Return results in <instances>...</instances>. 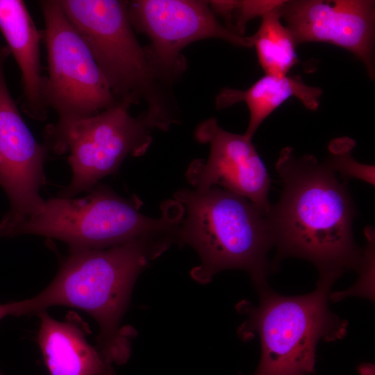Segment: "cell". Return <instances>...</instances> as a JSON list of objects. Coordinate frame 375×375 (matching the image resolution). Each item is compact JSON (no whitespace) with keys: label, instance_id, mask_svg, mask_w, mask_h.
Wrapping results in <instances>:
<instances>
[{"label":"cell","instance_id":"1","mask_svg":"<svg viewBox=\"0 0 375 375\" xmlns=\"http://www.w3.org/2000/svg\"><path fill=\"white\" fill-rule=\"evenodd\" d=\"M276 169L283 183L278 202L267 215L280 258L307 260L319 277L338 278L360 269L363 252L353 235L355 208L344 182L327 161L281 150Z\"/></svg>","mask_w":375,"mask_h":375},{"label":"cell","instance_id":"2","mask_svg":"<svg viewBox=\"0 0 375 375\" xmlns=\"http://www.w3.org/2000/svg\"><path fill=\"white\" fill-rule=\"evenodd\" d=\"M174 242L169 234L100 249L70 250L52 282L35 297L17 301L16 316L54 306L78 308L99 327L97 348L107 362L124 364L135 332L121 326L133 285L149 262Z\"/></svg>","mask_w":375,"mask_h":375},{"label":"cell","instance_id":"3","mask_svg":"<svg viewBox=\"0 0 375 375\" xmlns=\"http://www.w3.org/2000/svg\"><path fill=\"white\" fill-rule=\"evenodd\" d=\"M174 198L183 208L175 243L192 247L200 259L190 272L194 281L206 284L219 272L241 269L256 288L267 284L274 240L267 212L219 187L181 189Z\"/></svg>","mask_w":375,"mask_h":375},{"label":"cell","instance_id":"4","mask_svg":"<svg viewBox=\"0 0 375 375\" xmlns=\"http://www.w3.org/2000/svg\"><path fill=\"white\" fill-rule=\"evenodd\" d=\"M90 49L117 103H144L155 128L181 119L172 85L153 65L129 21L128 1L57 0Z\"/></svg>","mask_w":375,"mask_h":375},{"label":"cell","instance_id":"5","mask_svg":"<svg viewBox=\"0 0 375 375\" xmlns=\"http://www.w3.org/2000/svg\"><path fill=\"white\" fill-rule=\"evenodd\" d=\"M334 278L319 277L312 292L284 296L268 285L257 289L259 303L237 305L247 319L238 335L243 340L258 336L261 356L253 375H309L314 372L319 340L343 338L347 322L329 308L328 300Z\"/></svg>","mask_w":375,"mask_h":375},{"label":"cell","instance_id":"6","mask_svg":"<svg viewBox=\"0 0 375 375\" xmlns=\"http://www.w3.org/2000/svg\"><path fill=\"white\" fill-rule=\"evenodd\" d=\"M89 192L82 198L44 200L7 236L33 234L63 241L70 250L100 249L156 235H176L183 215L176 200L164 203L160 217L151 218L140 212L142 203L136 197H122L104 185Z\"/></svg>","mask_w":375,"mask_h":375},{"label":"cell","instance_id":"7","mask_svg":"<svg viewBox=\"0 0 375 375\" xmlns=\"http://www.w3.org/2000/svg\"><path fill=\"white\" fill-rule=\"evenodd\" d=\"M129 108L116 103L91 117L47 127L49 147L57 153H69L72 178L61 197L90 191L100 179L115 174L127 156L147 151L155 128L144 111L133 117Z\"/></svg>","mask_w":375,"mask_h":375},{"label":"cell","instance_id":"8","mask_svg":"<svg viewBox=\"0 0 375 375\" xmlns=\"http://www.w3.org/2000/svg\"><path fill=\"white\" fill-rule=\"evenodd\" d=\"M44 22L47 74L42 96L62 126L99 113L117 103L87 44L57 0L38 1Z\"/></svg>","mask_w":375,"mask_h":375},{"label":"cell","instance_id":"9","mask_svg":"<svg viewBox=\"0 0 375 375\" xmlns=\"http://www.w3.org/2000/svg\"><path fill=\"white\" fill-rule=\"evenodd\" d=\"M133 28L147 35L146 49L162 78L172 85L185 70L182 50L190 43L218 38L234 45L253 47L251 37L239 35L217 19L209 1L135 0L127 2Z\"/></svg>","mask_w":375,"mask_h":375},{"label":"cell","instance_id":"10","mask_svg":"<svg viewBox=\"0 0 375 375\" xmlns=\"http://www.w3.org/2000/svg\"><path fill=\"white\" fill-rule=\"evenodd\" d=\"M10 54L0 45V185L10 205L0 222V236H6L44 202L40 188L47 147L35 138L9 90L5 65Z\"/></svg>","mask_w":375,"mask_h":375},{"label":"cell","instance_id":"11","mask_svg":"<svg viewBox=\"0 0 375 375\" xmlns=\"http://www.w3.org/2000/svg\"><path fill=\"white\" fill-rule=\"evenodd\" d=\"M194 137L199 142L209 144L210 153L207 160H195L188 169L186 178L194 189L221 186L268 213L271 179L251 139L224 130L215 118L202 122Z\"/></svg>","mask_w":375,"mask_h":375},{"label":"cell","instance_id":"12","mask_svg":"<svg viewBox=\"0 0 375 375\" xmlns=\"http://www.w3.org/2000/svg\"><path fill=\"white\" fill-rule=\"evenodd\" d=\"M279 10L297 45L325 42L343 48L374 79V1H285Z\"/></svg>","mask_w":375,"mask_h":375},{"label":"cell","instance_id":"13","mask_svg":"<svg viewBox=\"0 0 375 375\" xmlns=\"http://www.w3.org/2000/svg\"><path fill=\"white\" fill-rule=\"evenodd\" d=\"M0 31L21 72L23 111L34 120L44 121L48 108L42 96V33L24 1L0 0Z\"/></svg>","mask_w":375,"mask_h":375},{"label":"cell","instance_id":"14","mask_svg":"<svg viewBox=\"0 0 375 375\" xmlns=\"http://www.w3.org/2000/svg\"><path fill=\"white\" fill-rule=\"evenodd\" d=\"M38 315V342L49 375H115L75 322L57 321L46 310Z\"/></svg>","mask_w":375,"mask_h":375},{"label":"cell","instance_id":"15","mask_svg":"<svg viewBox=\"0 0 375 375\" xmlns=\"http://www.w3.org/2000/svg\"><path fill=\"white\" fill-rule=\"evenodd\" d=\"M322 93L320 88L305 84L299 76L265 74L245 90L222 89L216 97L215 106L217 109H222L245 102L249 122L244 135L251 139L262 122L288 99L296 97L305 108L316 110Z\"/></svg>","mask_w":375,"mask_h":375},{"label":"cell","instance_id":"16","mask_svg":"<svg viewBox=\"0 0 375 375\" xmlns=\"http://www.w3.org/2000/svg\"><path fill=\"white\" fill-rule=\"evenodd\" d=\"M279 8L262 17L258 30L251 37L265 74L284 76L299 59L294 40L281 22Z\"/></svg>","mask_w":375,"mask_h":375},{"label":"cell","instance_id":"17","mask_svg":"<svg viewBox=\"0 0 375 375\" xmlns=\"http://www.w3.org/2000/svg\"><path fill=\"white\" fill-rule=\"evenodd\" d=\"M355 144V141L347 137L334 140L328 147L331 157L327 162L342 177L357 178L374 185V166L360 163L353 158Z\"/></svg>","mask_w":375,"mask_h":375},{"label":"cell","instance_id":"18","mask_svg":"<svg viewBox=\"0 0 375 375\" xmlns=\"http://www.w3.org/2000/svg\"><path fill=\"white\" fill-rule=\"evenodd\" d=\"M285 1L280 0H244L237 1L234 11L238 17L234 31L244 35L247 22L255 17H263L281 6Z\"/></svg>","mask_w":375,"mask_h":375},{"label":"cell","instance_id":"19","mask_svg":"<svg viewBox=\"0 0 375 375\" xmlns=\"http://www.w3.org/2000/svg\"><path fill=\"white\" fill-rule=\"evenodd\" d=\"M16 301L0 304V319L8 315H16Z\"/></svg>","mask_w":375,"mask_h":375},{"label":"cell","instance_id":"20","mask_svg":"<svg viewBox=\"0 0 375 375\" xmlns=\"http://www.w3.org/2000/svg\"><path fill=\"white\" fill-rule=\"evenodd\" d=\"M358 372L360 375H375V367L372 364H362L358 367Z\"/></svg>","mask_w":375,"mask_h":375}]
</instances>
